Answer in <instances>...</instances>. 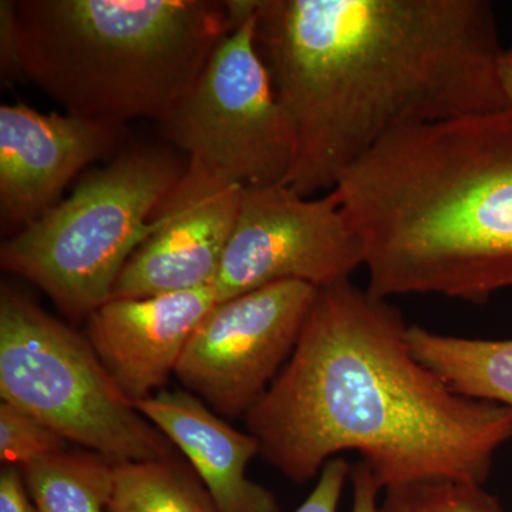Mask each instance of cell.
Returning a JSON list of instances; mask_svg holds the SVG:
<instances>
[{
	"label": "cell",
	"instance_id": "19",
	"mask_svg": "<svg viewBox=\"0 0 512 512\" xmlns=\"http://www.w3.org/2000/svg\"><path fill=\"white\" fill-rule=\"evenodd\" d=\"M352 466L342 457H335L320 471L318 483L305 503L295 512H338L343 488L350 478Z\"/></svg>",
	"mask_w": 512,
	"mask_h": 512
},
{
	"label": "cell",
	"instance_id": "17",
	"mask_svg": "<svg viewBox=\"0 0 512 512\" xmlns=\"http://www.w3.org/2000/svg\"><path fill=\"white\" fill-rule=\"evenodd\" d=\"M483 485L453 478L392 485L384 490L379 512H504Z\"/></svg>",
	"mask_w": 512,
	"mask_h": 512
},
{
	"label": "cell",
	"instance_id": "4",
	"mask_svg": "<svg viewBox=\"0 0 512 512\" xmlns=\"http://www.w3.org/2000/svg\"><path fill=\"white\" fill-rule=\"evenodd\" d=\"M20 66L66 113L161 121L231 33L215 0H15Z\"/></svg>",
	"mask_w": 512,
	"mask_h": 512
},
{
	"label": "cell",
	"instance_id": "8",
	"mask_svg": "<svg viewBox=\"0 0 512 512\" xmlns=\"http://www.w3.org/2000/svg\"><path fill=\"white\" fill-rule=\"evenodd\" d=\"M359 268L362 247L332 191L313 198L289 185L247 188L211 289L218 302L278 282L322 289Z\"/></svg>",
	"mask_w": 512,
	"mask_h": 512
},
{
	"label": "cell",
	"instance_id": "9",
	"mask_svg": "<svg viewBox=\"0 0 512 512\" xmlns=\"http://www.w3.org/2000/svg\"><path fill=\"white\" fill-rule=\"evenodd\" d=\"M316 293L288 281L218 302L192 333L175 376L220 416H247L291 359Z\"/></svg>",
	"mask_w": 512,
	"mask_h": 512
},
{
	"label": "cell",
	"instance_id": "11",
	"mask_svg": "<svg viewBox=\"0 0 512 512\" xmlns=\"http://www.w3.org/2000/svg\"><path fill=\"white\" fill-rule=\"evenodd\" d=\"M123 131L121 124L2 104V232L10 237L52 210L77 175L116 151Z\"/></svg>",
	"mask_w": 512,
	"mask_h": 512
},
{
	"label": "cell",
	"instance_id": "7",
	"mask_svg": "<svg viewBox=\"0 0 512 512\" xmlns=\"http://www.w3.org/2000/svg\"><path fill=\"white\" fill-rule=\"evenodd\" d=\"M255 16L222 40L191 92L158 121L188 161L244 190L286 185L296 160L292 121L255 49Z\"/></svg>",
	"mask_w": 512,
	"mask_h": 512
},
{
	"label": "cell",
	"instance_id": "6",
	"mask_svg": "<svg viewBox=\"0 0 512 512\" xmlns=\"http://www.w3.org/2000/svg\"><path fill=\"white\" fill-rule=\"evenodd\" d=\"M0 396L116 464L173 460L87 338L12 286L0 288Z\"/></svg>",
	"mask_w": 512,
	"mask_h": 512
},
{
	"label": "cell",
	"instance_id": "13",
	"mask_svg": "<svg viewBox=\"0 0 512 512\" xmlns=\"http://www.w3.org/2000/svg\"><path fill=\"white\" fill-rule=\"evenodd\" d=\"M134 406L183 451L217 512L281 511L275 494L248 477L249 463L259 454L252 434L235 430L184 390L154 393Z\"/></svg>",
	"mask_w": 512,
	"mask_h": 512
},
{
	"label": "cell",
	"instance_id": "2",
	"mask_svg": "<svg viewBox=\"0 0 512 512\" xmlns=\"http://www.w3.org/2000/svg\"><path fill=\"white\" fill-rule=\"evenodd\" d=\"M402 312L352 282L318 289L298 345L245 416L259 454L295 483L360 454L382 490L484 484L512 440V410L448 389L413 355Z\"/></svg>",
	"mask_w": 512,
	"mask_h": 512
},
{
	"label": "cell",
	"instance_id": "5",
	"mask_svg": "<svg viewBox=\"0 0 512 512\" xmlns=\"http://www.w3.org/2000/svg\"><path fill=\"white\" fill-rule=\"evenodd\" d=\"M187 167V158L158 148L121 151L39 220L6 237L0 266L42 289L73 322H86L156 232V212Z\"/></svg>",
	"mask_w": 512,
	"mask_h": 512
},
{
	"label": "cell",
	"instance_id": "23",
	"mask_svg": "<svg viewBox=\"0 0 512 512\" xmlns=\"http://www.w3.org/2000/svg\"><path fill=\"white\" fill-rule=\"evenodd\" d=\"M500 79L505 99L512 111V43L511 46L504 49L503 56H501Z\"/></svg>",
	"mask_w": 512,
	"mask_h": 512
},
{
	"label": "cell",
	"instance_id": "1",
	"mask_svg": "<svg viewBox=\"0 0 512 512\" xmlns=\"http://www.w3.org/2000/svg\"><path fill=\"white\" fill-rule=\"evenodd\" d=\"M254 43L313 197L394 131L510 110L485 0H258Z\"/></svg>",
	"mask_w": 512,
	"mask_h": 512
},
{
	"label": "cell",
	"instance_id": "10",
	"mask_svg": "<svg viewBox=\"0 0 512 512\" xmlns=\"http://www.w3.org/2000/svg\"><path fill=\"white\" fill-rule=\"evenodd\" d=\"M242 191L188 161L180 183L156 212V232L128 259L111 299L211 286L237 222Z\"/></svg>",
	"mask_w": 512,
	"mask_h": 512
},
{
	"label": "cell",
	"instance_id": "3",
	"mask_svg": "<svg viewBox=\"0 0 512 512\" xmlns=\"http://www.w3.org/2000/svg\"><path fill=\"white\" fill-rule=\"evenodd\" d=\"M367 292L484 303L512 288V111L404 127L332 190Z\"/></svg>",
	"mask_w": 512,
	"mask_h": 512
},
{
	"label": "cell",
	"instance_id": "22",
	"mask_svg": "<svg viewBox=\"0 0 512 512\" xmlns=\"http://www.w3.org/2000/svg\"><path fill=\"white\" fill-rule=\"evenodd\" d=\"M350 481H352L353 488L352 512H379L377 495L382 488L377 484L370 468L360 461L359 464L352 467Z\"/></svg>",
	"mask_w": 512,
	"mask_h": 512
},
{
	"label": "cell",
	"instance_id": "14",
	"mask_svg": "<svg viewBox=\"0 0 512 512\" xmlns=\"http://www.w3.org/2000/svg\"><path fill=\"white\" fill-rule=\"evenodd\" d=\"M407 342L454 393L512 410V340L461 338L412 325Z\"/></svg>",
	"mask_w": 512,
	"mask_h": 512
},
{
	"label": "cell",
	"instance_id": "20",
	"mask_svg": "<svg viewBox=\"0 0 512 512\" xmlns=\"http://www.w3.org/2000/svg\"><path fill=\"white\" fill-rule=\"evenodd\" d=\"M15 9V0L0 2V74L3 84H10L23 77Z\"/></svg>",
	"mask_w": 512,
	"mask_h": 512
},
{
	"label": "cell",
	"instance_id": "21",
	"mask_svg": "<svg viewBox=\"0 0 512 512\" xmlns=\"http://www.w3.org/2000/svg\"><path fill=\"white\" fill-rule=\"evenodd\" d=\"M0 512H37L19 467L5 466L0 473Z\"/></svg>",
	"mask_w": 512,
	"mask_h": 512
},
{
	"label": "cell",
	"instance_id": "15",
	"mask_svg": "<svg viewBox=\"0 0 512 512\" xmlns=\"http://www.w3.org/2000/svg\"><path fill=\"white\" fill-rule=\"evenodd\" d=\"M116 463L94 451H59L22 468L37 512H107Z\"/></svg>",
	"mask_w": 512,
	"mask_h": 512
},
{
	"label": "cell",
	"instance_id": "18",
	"mask_svg": "<svg viewBox=\"0 0 512 512\" xmlns=\"http://www.w3.org/2000/svg\"><path fill=\"white\" fill-rule=\"evenodd\" d=\"M67 440L32 414L12 404H0V460L6 466L26 467L66 450Z\"/></svg>",
	"mask_w": 512,
	"mask_h": 512
},
{
	"label": "cell",
	"instance_id": "16",
	"mask_svg": "<svg viewBox=\"0 0 512 512\" xmlns=\"http://www.w3.org/2000/svg\"><path fill=\"white\" fill-rule=\"evenodd\" d=\"M107 512H217L210 494L173 460L116 466Z\"/></svg>",
	"mask_w": 512,
	"mask_h": 512
},
{
	"label": "cell",
	"instance_id": "12",
	"mask_svg": "<svg viewBox=\"0 0 512 512\" xmlns=\"http://www.w3.org/2000/svg\"><path fill=\"white\" fill-rule=\"evenodd\" d=\"M211 286L138 299H110L86 320V338L134 404L175 372L201 320L217 305Z\"/></svg>",
	"mask_w": 512,
	"mask_h": 512
}]
</instances>
